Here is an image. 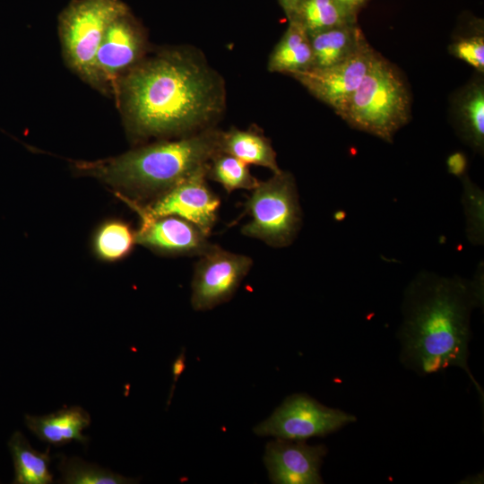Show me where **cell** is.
Here are the masks:
<instances>
[{"label":"cell","mask_w":484,"mask_h":484,"mask_svg":"<svg viewBox=\"0 0 484 484\" xmlns=\"http://www.w3.org/2000/svg\"><path fill=\"white\" fill-rule=\"evenodd\" d=\"M209 164V163H208ZM208 164L204 165L173 187L157 196L150 205L138 212L150 217L177 216L196 226L209 236L217 220L220 198L207 184Z\"/></svg>","instance_id":"30bf717a"},{"label":"cell","mask_w":484,"mask_h":484,"mask_svg":"<svg viewBox=\"0 0 484 484\" xmlns=\"http://www.w3.org/2000/svg\"><path fill=\"white\" fill-rule=\"evenodd\" d=\"M185 368H186V353L184 350H182L172 364L173 381H172V385L169 392V397L168 399V406L169 405L171 398L173 396L175 384L178 380L179 376H181Z\"/></svg>","instance_id":"4316f807"},{"label":"cell","mask_w":484,"mask_h":484,"mask_svg":"<svg viewBox=\"0 0 484 484\" xmlns=\"http://www.w3.org/2000/svg\"><path fill=\"white\" fill-rule=\"evenodd\" d=\"M462 177V202L466 220V235L473 245H482L484 241V194L466 175Z\"/></svg>","instance_id":"cb8c5ba5"},{"label":"cell","mask_w":484,"mask_h":484,"mask_svg":"<svg viewBox=\"0 0 484 484\" xmlns=\"http://www.w3.org/2000/svg\"><path fill=\"white\" fill-rule=\"evenodd\" d=\"M300 2L301 0H278V3L283 10L288 21L294 18Z\"/></svg>","instance_id":"f1b7e54d"},{"label":"cell","mask_w":484,"mask_h":484,"mask_svg":"<svg viewBox=\"0 0 484 484\" xmlns=\"http://www.w3.org/2000/svg\"><path fill=\"white\" fill-rule=\"evenodd\" d=\"M455 111L460 130L466 142L479 152L484 148V85L470 83L458 96Z\"/></svg>","instance_id":"d6986e66"},{"label":"cell","mask_w":484,"mask_h":484,"mask_svg":"<svg viewBox=\"0 0 484 484\" xmlns=\"http://www.w3.org/2000/svg\"><path fill=\"white\" fill-rule=\"evenodd\" d=\"M340 117L351 127L392 143L411 118V95L399 70L379 54Z\"/></svg>","instance_id":"277c9868"},{"label":"cell","mask_w":484,"mask_h":484,"mask_svg":"<svg viewBox=\"0 0 484 484\" xmlns=\"http://www.w3.org/2000/svg\"><path fill=\"white\" fill-rule=\"evenodd\" d=\"M292 20L299 22L309 35L358 22V20L347 14L335 0H301Z\"/></svg>","instance_id":"ffe728a7"},{"label":"cell","mask_w":484,"mask_h":484,"mask_svg":"<svg viewBox=\"0 0 484 484\" xmlns=\"http://www.w3.org/2000/svg\"><path fill=\"white\" fill-rule=\"evenodd\" d=\"M57 470L64 484H131L136 480L125 477L96 463L87 462L77 456L57 454Z\"/></svg>","instance_id":"44dd1931"},{"label":"cell","mask_w":484,"mask_h":484,"mask_svg":"<svg viewBox=\"0 0 484 484\" xmlns=\"http://www.w3.org/2000/svg\"><path fill=\"white\" fill-rule=\"evenodd\" d=\"M447 167L450 173L457 177H463L467 167L466 157L462 152H456L449 156Z\"/></svg>","instance_id":"484cf974"},{"label":"cell","mask_w":484,"mask_h":484,"mask_svg":"<svg viewBox=\"0 0 484 484\" xmlns=\"http://www.w3.org/2000/svg\"><path fill=\"white\" fill-rule=\"evenodd\" d=\"M139 214L142 223L135 232L136 243L156 252L201 256L213 246L196 226L182 218Z\"/></svg>","instance_id":"4fadbf2b"},{"label":"cell","mask_w":484,"mask_h":484,"mask_svg":"<svg viewBox=\"0 0 484 484\" xmlns=\"http://www.w3.org/2000/svg\"><path fill=\"white\" fill-rule=\"evenodd\" d=\"M309 36L313 52L311 69L337 65L355 55L367 43L358 22L337 26Z\"/></svg>","instance_id":"9a60e30c"},{"label":"cell","mask_w":484,"mask_h":484,"mask_svg":"<svg viewBox=\"0 0 484 484\" xmlns=\"http://www.w3.org/2000/svg\"><path fill=\"white\" fill-rule=\"evenodd\" d=\"M450 54L466 62L478 72H484V37L482 34L459 38L449 46Z\"/></svg>","instance_id":"d4e9b609"},{"label":"cell","mask_w":484,"mask_h":484,"mask_svg":"<svg viewBox=\"0 0 484 484\" xmlns=\"http://www.w3.org/2000/svg\"><path fill=\"white\" fill-rule=\"evenodd\" d=\"M146 31L130 9L108 26L95 58L96 89L115 91L120 78L148 53Z\"/></svg>","instance_id":"ba28073f"},{"label":"cell","mask_w":484,"mask_h":484,"mask_svg":"<svg viewBox=\"0 0 484 484\" xmlns=\"http://www.w3.org/2000/svg\"><path fill=\"white\" fill-rule=\"evenodd\" d=\"M8 447L14 467V484H50L53 475L49 471L51 457L49 447L45 452L35 450L21 431L10 437Z\"/></svg>","instance_id":"ac0fdd59"},{"label":"cell","mask_w":484,"mask_h":484,"mask_svg":"<svg viewBox=\"0 0 484 484\" xmlns=\"http://www.w3.org/2000/svg\"><path fill=\"white\" fill-rule=\"evenodd\" d=\"M222 130L164 139L83 169L103 181L139 195L159 196L220 152Z\"/></svg>","instance_id":"3957f363"},{"label":"cell","mask_w":484,"mask_h":484,"mask_svg":"<svg viewBox=\"0 0 484 484\" xmlns=\"http://www.w3.org/2000/svg\"><path fill=\"white\" fill-rule=\"evenodd\" d=\"M340 7L350 16L357 19L361 8L367 0H335Z\"/></svg>","instance_id":"83f0119b"},{"label":"cell","mask_w":484,"mask_h":484,"mask_svg":"<svg viewBox=\"0 0 484 484\" xmlns=\"http://www.w3.org/2000/svg\"><path fill=\"white\" fill-rule=\"evenodd\" d=\"M136 243L135 232L122 220H109L98 229L94 246L104 260L116 261L126 256Z\"/></svg>","instance_id":"603a6c76"},{"label":"cell","mask_w":484,"mask_h":484,"mask_svg":"<svg viewBox=\"0 0 484 484\" xmlns=\"http://www.w3.org/2000/svg\"><path fill=\"white\" fill-rule=\"evenodd\" d=\"M248 166L220 151L210 160L207 177L220 184L228 193L238 189L253 190L260 181L251 174Z\"/></svg>","instance_id":"7402d4cb"},{"label":"cell","mask_w":484,"mask_h":484,"mask_svg":"<svg viewBox=\"0 0 484 484\" xmlns=\"http://www.w3.org/2000/svg\"><path fill=\"white\" fill-rule=\"evenodd\" d=\"M283 35L271 51L267 69L271 73L292 75L313 66L310 36L297 21H288Z\"/></svg>","instance_id":"2e32d148"},{"label":"cell","mask_w":484,"mask_h":484,"mask_svg":"<svg viewBox=\"0 0 484 484\" xmlns=\"http://www.w3.org/2000/svg\"><path fill=\"white\" fill-rule=\"evenodd\" d=\"M483 301V277L474 281L422 272L407 287L398 332L400 359L418 375L463 369L483 399L469 366L471 315Z\"/></svg>","instance_id":"7a4b0ae2"},{"label":"cell","mask_w":484,"mask_h":484,"mask_svg":"<svg viewBox=\"0 0 484 484\" xmlns=\"http://www.w3.org/2000/svg\"><path fill=\"white\" fill-rule=\"evenodd\" d=\"M356 419L352 414L296 393L287 397L269 418L255 426L254 432L261 436L306 441L333 433Z\"/></svg>","instance_id":"52a82bcc"},{"label":"cell","mask_w":484,"mask_h":484,"mask_svg":"<svg viewBox=\"0 0 484 484\" xmlns=\"http://www.w3.org/2000/svg\"><path fill=\"white\" fill-rule=\"evenodd\" d=\"M246 203L250 220L241 233L259 239L270 246H290L297 238L302 224V212L295 177L289 171L273 173L251 190Z\"/></svg>","instance_id":"5b68a950"},{"label":"cell","mask_w":484,"mask_h":484,"mask_svg":"<svg viewBox=\"0 0 484 484\" xmlns=\"http://www.w3.org/2000/svg\"><path fill=\"white\" fill-rule=\"evenodd\" d=\"M253 265L250 256L232 253L214 245L194 266L191 305L206 311L229 301Z\"/></svg>","instance_id":"9c48e42d"},{"label":"cell","mask_w":484,"mask_h":484,"mask_svg":"<svg viewBox=\"0 0 484 484\" xmlns=\"http://www.w3.org/2000/svg\"><path fill=\"white\" fill-rule=\"evenodd\" d=\"M378 56L367 42L355 55L337 65L290 76L340 116Z\"/></svg>","instance_id":"8fae6325"},{"label":"cell","mask_w":484,"mask_h":484,"mask_svg":"<svg viewBox=\"0 0 484 484\" xmlns=\"http://www.w3.org/2000/svg\"><path fill=\"white\" fill-rule=\"evenodd\" d=\"M127 10L122 0H72L59 14L64 58L70 69L94 88L95 58L105 31Z\"/></svg>","instance_id":"8992f818"},{"label":"cell","mask_w":484,"mask_h":484,"mask_svg":"<svg viewBox=\"0 0 484 484\" xmlns=\"http://www.w3.org/2000/svg\"><path fill=\"white\" fill-rule=\"evenodd\" d=\"M324 445L276 438L265 446L264 462L273 484H321L320 469L327 454Z\"/></svg>","instance_id":"7c38bea8"},{"label":"cell","mask_w":484,"mask_h":484,"mask_svg":"<svg viewBox=\"0 0 484 484\" xmlns=\"http://www.w3.org/2000/svg\"><path fill=\"white\" fill-rule=\"evenodd\" d=\"M26 427L39 440L55 446L73 441L86 444L89 437L82 430L91 424V416L80 406L64 408L47 415H25Z\"/></svg>","instance_id":"5bb4252c"},{"label":"cell","mask_w":484,"mask_h":484,"mask_svg":"<svg viewBox=\"0 0 484 484\" xmlns=\"http://www.w3.org/2000/svg\"><path fill=\"white\" fill-rule=\"evenodd\" d=\"M220 151L230 154L247 165L264 167L272 173L281 171L271 140L257 127L242 130L232 126L228 131L222 130Z\"/></svg>","instance_id":"e0dca14e"},{"label":"cell","mask_w":484,"mask_h":484,"mask_svg":"<svg viewBox=\"0 0 484 484\" xmlns=\"http://www.w3.org/2000/svg\"><path fill=\"white\" fill-rule=\"evenodd\" d=\"M115 92L126 128L137 139H171L217 126L227 106L223 77L193 46L148 52Z\"/></svg>","instance_id":"6da1fadb"}]
</instances>
